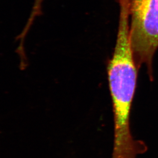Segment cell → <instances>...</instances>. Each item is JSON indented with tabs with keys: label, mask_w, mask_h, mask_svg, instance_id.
Returning a JSON list of instances; mask_svg holds the SVG:
<instances>
[{
	"label": "cell",
	"mask_w": 158,
	"mask_h": 158,
	"mask_svg": "<svg viewBox=\"0 0 158 158\" xmlns=\"http://www.w3.org/2000/svg\"><path fill=\"white\" fill-rule=\"evenodd\" d=\"M139 69L131 46L129 21L121 18L113 54L107 67L114 121L112 158H137L147 151L144 142L133 137L130 128Z\"/></svg>",
	"instance_id": "obj_1"
},
{
	"label": "cell",
	"mask_w": 158,
	"mask_h": 158,
	"mask_svg": "<svg viewBox=\"0 0 158 158\" xmlns=\"http://www.w3.org/2000/svg\"><path fill=\"white\" fill-rule=\"evenodd\" d=\"M130 37L139 69L146 66L154 80L153 60L158 49V0H128Z\"/></svg>",
	"instance_id": "obj_2"
}]
</instances>
